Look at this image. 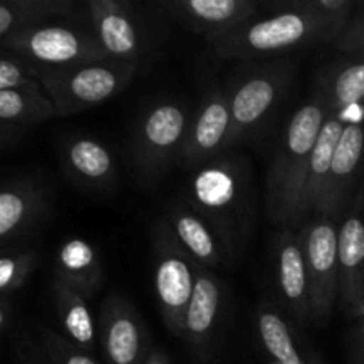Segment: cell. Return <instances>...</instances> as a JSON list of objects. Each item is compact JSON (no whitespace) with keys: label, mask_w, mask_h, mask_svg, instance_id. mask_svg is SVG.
<instances>
[{"label":"cell","mask_w":364,"mask_h":364,"mask_svg":"<svg viewBox=\"0 0 364 364\" xmlns=\"http://www.w3.org/2000/svg\"><path fill=\"white\" fill-rule=\"evenodd\" d=\"M185 203L215 231L228 256L247 240L255 220L249 164L240 155H220L199 167L185 191Z\"/></svg>","instance_id":"obj_1"},{"label":"cell","mask_w":364,"mask_h":364,"mask_svg":"<svg viewBox=\"0 0 364 364\" xmlns=\"http://www.w3.org/2000/svg\"><path fill=\"white\" fill-rule=\"evenodd\" d=\"M329 109L313 91L288 121L277 141L265 181V206L269 219L277 228L302 226L301 199L308 178L309 162Z\"/></svg>","instance_id":"obj_2"},{"label":"cell","mask_w":364,"mask_h":364,"mask_svg":"<svg viewBox=\"0 0 364 364\" xmlns=\"http://www.w3.org/2000/svg\"><path fill=\"white\" fill-rule=\"evenodd\" d=\"M345 27L347 25L340 21L304 13L276 11L212 39L208 46L220 59H263L308 46L333 45Z\"/></svg>","instance_id":"obj_3"},{"label":"cell","mask_w":364,"mask_h":364,"mask_svg":"<svg viewBox=\"0 0 364 364\" xmlns=\"http://www.w3.org/2000/svg\"><path fill=\"white\" fill-rule=\"evenodd\" d=\"M294 70V63L287 59L265 60L238 70L240 73L235 75L226 89L233 121L231 146L263 130L287 96Z\"/></svg>","instance_id":"obj_4"},{"label":"cell","mask_w":364,"mask_h":364,"mask_svg":"<svg viewBox=\"0 0 364 364\" xmlns=\"http://www.w3.org/2000/svg\"><path fill=\"white\" fill-rule=\"evenodd\" d=\"M28 68V66H27ZM139 64L107 59L68 70H31L52 98L59 117L75 116L105 103L123 91L135 77Z\"/></svg>","instance_id":"obj_5"},{"label":"cell","mask_w":364,"mask_h":364,"mask_svg":"<svg viewBox=\"0 0 364 364\" xmlns=\"http://www.w3.org/2000/svg\"><path fill=\"white\" fill-rule=\"evenodd\" d=\"M2 50L31 70H68L110 59L95 32L68 25H38L2 39Z\"/></svg>","instance_id":"obj_6"},{"label":"cell","mask_w":364,"mask_h":364,"mask_svg":"<svg viewBox=\"0 0 364 364\" xmlns=\"http://www.w3.org/2000/svg\"><path fill=\"white\" fill-rule=\"evenodd\" d=\"M151 252L160 315L174 336L183 338V320L194 294L198 263L181 247L164 217L151 228Z\"/></svg>","instance_id":"obj_7"},{"label":"cell","mask_w":364,"mask_h":364,"mask_svg":"<svg viewBox=\"0 0 364 364\" xmlns=\"http://www.w3.org/2000/svg\"><path fill=\"white\" fill-rule=\"evenodd\" d=\"M191 114L180 102H164L146 112L132 141V155L141 180L156 181L178 162L191 127Z\"/></svg>","instance_id":"obj_8"},{"label":"cell","mask_w":364,"mask_h":364,"mask_svg":"<svg viewBox=\"0 0 364 364\" xmlns=\"http://www.w3.org/2000/svg\"><path fill=\"white\" fill-rule=\"evenodd\" d=\"M338 235L340 223L327 215L316 213L302 224L311 326L315 327H326L338 306Z\"/></svg>","instance_id":"obj_9"},{"label":"cell","mask_w":364,"mask_h":364,"mask_svg":"<svg viewBox=\"0 0 364 364\" xmlns=\"http://www.w3.org/2000/svg\"><path fill=\"white\" fill-rule=\"evenodd\" d=\"M226 290L219 277L198 263L196 287L183 320V338L198 364H212L219 348Z\"/></svg>","instance_id":"obj_10"},{"label":"cell","mask_w":364,"mask_h":364,"mask_svg":"<svg viewBox=\"0 0 364 364\" xmlns=\"http://www.w3.org/2000/svg\"><path fill=\"white\" fill-rule=\"evenodd\" d=\"M231 130L233 121L228 92L220 85H210L192 117L178 164L185 169H198L219 159L231 146Z\"/></svg>","instance_id":"obj_11"},{"label":"cell","mask_w":364,"mask_h":364,"mask_svg":"<svg viewBox=\"0 0 364 364\" xmlns=\"http://www.w3.org/2000/svg\"><path fill=\"white\" fill-rule=\"evenodd\" d=\"M274 263L279 306L299 331L311 326L302 226L281 228L274 237Z\"/></svg>","instance_id":"obj_12"},{"label":"cell","mask_w":364,"mask_h":364,"mask_svg":"<svg viewBox=\"0 0 364 364\" xmlns=\"http://www.w3.org/2000/svg\"><path fill=\"white\" fill-rule=\"evenodd\" d=\"M98 340L107 364H144L153 347L137 309L117 294L103 302Z\"/></svg>","instance_id":"obj_13"},{"label":"cell","mask_w":364,"mask_h":364,"mask_svg":"<svg viewBox=\"0 0 364 364\" xmlns=\"http://www.w3.org/2000/svg\"><path fill=\"white\" fill-rule=\"evenodd\" d=\"M338 308L352 323L364 315V215L358 194L340 220Z\"/></svg>","instance_id":"obj_14"},{"label":"cell","mask_w":364,"mask_h":364,"mask_svg":"<svg viewBox=\"0 0 364 364\" xmlns=\"http://www.w3.org/2000/svg\"><path fill=\"white\" fill-rule=\"evenodd\" d=\"M364 162V124L347 123L331 162L326 191L313 215H327L340 223L355 199L354 191Z\"/></svg>","instance_id":"obj_15"},{"label":"cell","mask_w":364,"mask_h":364,"mask_svg":"<svg viewBox=\"0 0 364 364\" xmlns=\"http://www.w3.org/2000/svg\"><path fill=\"white\" fill-rule=\"evenodd\" d=\"M92 32L110 59L137 64L148 48L141 20L127 0H89Z\"/></svg>","instance_id":"obj_16"},{"label":"cell","mask_w":364,"mask_h":364,"mask_svg":"<svg viewBox=\"0 0 364 364\" xmlns=\"http://www.w3.org/2000/svg\"><path fill=\"white\" fill-rule=\"evenodd\" d=\"M156 7L188 31L203 36L206 43L258 16V4L252 0H164Z\"/></svg>","instance_id":"obj_17"},{"label":"cell","mask_w":364,"mask_h":364,"mask_svg":"<svg viewBox=\"0 0 364 364\" xmlns=\"http://www.w3.org/2000/svg\"><path fill=\"white\" fill-rule=\"evenodd\" d=\"M50 191L38 178H13L0 192V238L4 247L27 237L48 213Z\"/></svg>","instance_id":"obj_18"},{"label":"cell","mask_w":364,"mask_h":364,"mask_svg":"<svg viewBox=\"0 0 364 364\" xmlns=\"http://www.w3.org/2000/svg\"><path fill=\"white\" fill-rule=\"evenodd\" d=\"M255 334L259 352L270 364H308L301 348V331L294 326L279 302L262 299L255 313Z\"/></svg>","instance_id":"obj_19"},{"label":"cell","mask_w":364,"mask_h":364,"mask_svg":"<svg viewBox=\"0 0 364 364\" xmlns=\"http://www.w3.org/2000/svg\"><path fill=\"white\" fill-rule=\"evenodd\" d=\"M63 164L68 178L91 191H109L117 181L112 153L91 137H71L64 142Z\"/></svg>","instance_id":"obj_20"},{"label":"cell","mask_w":364,"mask_h":364,"mask_svg":"<svg viewBox=\"0 0 364 364\" xmlns=\"http://www.w3.org/2000/svg\"><path fill=\"white\" fill-rule=\"evenodd\" d=\"M164 219L169 223L181 247L201 267L213 269L228 258L226 249L223 247L212 226L183 199L171 203L166 208Z\"/></svg>","instance_id":"obj_21"},{"label":"cell","mask_w":364,"mask_h":364,"mask_svg":"<svg viewBox=\"0 0 364 364\" xmlns=\"http://www.w3.org/2000/svg\"><path fill=\"white\" fill-rule=\"evenodd\" d=\"M313 91L327 105L331 114L364 103V53H343L341 59L327 64L316 73Z\"/></svg>","instance_id":"obj_22"},{"label":"cell","mask_w":364,"mask_h":364,"mask_svg":"<svg viewBox=\"0 0 364 364\" xmlns=\"http://www.w3.org/2000/svg\"><path fill=\"white\" fill-rule=\"evenodd\" d=\"M14 341L20 364H98L89 352L46 323H27L18 331Z\"/></svg>","instance_id":"obj_23"},{"label":"cell","mask_w":364,"mask_h":364,"mask_svg":"<svg viewBox=\"0 0 364 364\" xmlns=\"http://www.w3.org/2000/svg\"><path fill=\"white\" fill-rule=\"evenodd\" d=\"M55 116V105L41 84L20 91H0V142L14 144L28 128Z\"/></svg>","instance_id":"obj_24"},{"label":"cell","mask_w":364,"mask_h":364,"mask_svg":"<svg viewBox=\"0 0 364 364\" xmlns=\"http://www.w3.org/2000/svg\"><path fill=\"white\" fill-rule=\"evenodd\" d=\"M55 279L91 301L103 284L102 258L84 238H68L53 256Z\"/></svg>","instance_id":"obj_25"},{"label":"cell","mask_w":364,"mask_h":364,"mask_svg":"<svg viewBox=\"0 0 364 364\" xmlns=\"http://www.w3.org/2000/svg\"><path fill=\"white\" fill-rule=\"evenodd\" d=\"M347 121L338 114H331L323 123L322 132L318 135L315 149H313L311 162H309L308 178H306L304 191H302L301 199V223L304 224L309 217L315 213L316 205L326 191L327 178H329L331 162H333L334 151L343 135Z\"/></svg>","instance_id":"obj_26"},{"label":"cell","mask_w":364,"mask_h":364,"mask_svg":"<svg viewBox=\"0 0 364 364\" xmlns=\"http://www.w3.org/2000/svg\"><path fill=\"white\" fill-rule=\"evenodd\" d=\"M50 290H52L57 316H59L66 338L73 341L77 347H80L82 350L92 354L98 333H96L91 311H89L87 301L55 277H53Z\"/></svg>","instance_id":"obj_27"},{"label":"cell","mask_w":364,"mask_h":364,"mask_svg":"<svg viewBox=\"0 0 364 364\" xmlns=\"http://www.w3.org/2000/svg\"><path fill=\"white\" fill-rule=\"evenodd\" d=\"M71 0H4L0 6V41L57 16H70Z\"/></svg>","instance_id":"obj_28"},{"label":"cell","mask_w":364,"mask_h":364,"mask_svg":"<svg viewBox=\"0 0 364 364\" xmlns=\"http://www.w3.org/2000/svg\"><path fill=\"white\" fill-rule=\"evenodd\" d=\"M270 13L276 11H295L309 16H318L323 20L340 21L347 25L354 16L355 2L352 0H277L265 4Z\"/></svg>","instance_id":"obj_29"},{"label":"cell","mask_w":364,"mask_h":364,"mask_svg":"<svg viewBox=\"0 0 364 364\" xmlns=\"http://www.w3.org/2000/svg\"><path fill=\"white\" fill-rule=\"evenodd\" d=\"M39 263L36 251H16L4 255L0 259V291L2 297H11L14 291L25 287L28 277Z\"/></svg>","instance_id":"obj_30"},{"label":"cell","mask_w":364,"mask_h":364,"mask_svg":"<svg viewBox=\"0 0 364 364\" xmlns=\"http://www.w3.org/2000/svg\"><path fill=\"white\" fill-rule=\"evenodd\" d=\"M39 85V80L31 75L27 64L14 53L2 50L0 59V91H20Z\"/></svg>","instance_id":"obj_31"},{"label":"cell","mask_w":364,"mask_h":364,"mask_svg":"<svg viewBox=\"0 0 364 364\" xmlns=\"http://www.w3.org/2000/svg\"><path fill=\"white\" fill-rule=\"evenodd\" d=\"M333 46L343 53H364V9L352 16Z\"/></svg>","instance_id":"obj_32"},{"label":"cell","mask_w":364,"mask_h":364,"mask_svg":"<svg viewBox=\"0 0 364 364\" xmlns=\"http://www.w3.org/2000/svg\"><path fill=\"white\" fill-rule=\"evenodd\" d=\"M345 354L348 364H364V323L354 322L345 338Z\"/></svg>","instance_id":"obj_33"},{"label":"cell","mask_w":364,"mask_h":364,"mask_svg":"<svg viewBox=\"0 0 364 364\" xmlns=\"http://www.w3.org/2000/svg\"><path fill=\"white\" fill-rule=\"evenodd\" d=\"M14 323V304L11 297L0 299V331L7 333Z\"/></svg>","instance_id":"obj_34"},{"label":"cell","mask_w":364,"mask_h":364,"mask_svg":"<svg viewBox=\"0 0 364 364\" xmlns=\"http://www.w3.org/2000/svg\"><path fill=\"white\" fill-rule=\"evenodd\" d=\"M144 364H174V361L166 354V352L162 350V348H159L153 345L151 350H149V354H148V358H146Z\"/></svg>","instance_id":"obj_35"},{"label":"cell","mask_w":364,"mask_h":364,"mask_svg":"<svg viewBox=\"0 0 364 364\" xmlns=\"http://www.w3.org/2000/svg\"><path fill=\"white\" fill-rule=\"evenodd\" d=\"M308 364H326V363H323V359L320 358V354H316L315 350H309Z\"/></svg>","instance_id":"obj_36"},{"label":"cell","mask_w":364,"mask_h":364,"mask_svg":"<svg viewBox=\"0 0 364 364\" xmlns=\"http://www.w3.org/2000/svg\"><path fill=\"white\" fill-rule=\"evenodd\" d=\"M358 198L359 201H361V208H363V215H364V176L361 180V183H359V191H358Z\"/></svg>","instance_id":"obj_37"}]
</instances>
